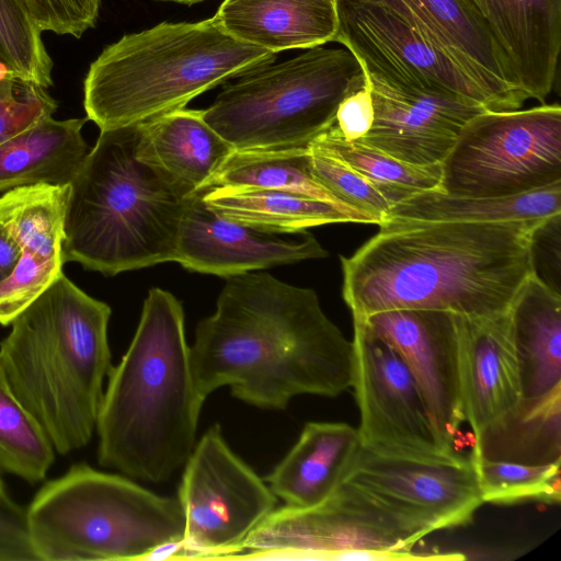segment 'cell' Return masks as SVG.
<instances>
[{
    "instance_id": "e0dca14e",
    "label": "cell",
    "mask_w": 561,
    "mask_h": 561,
    "mask_svg": "<svg viewBox=\"0 0 561 561\" xmlns=\"http://www.w3.org/2000/svg\"><path fill=\"white\" fill-rule=\"evenodd\" d=\"M203 192L188 199L180 227L174 262L185 270L226 278L328 256L306 231L273 232L220 216L205 204Z\"/></svg>"
},
{
    "instance_id": "30bf717a",
    "label": "cell",
    "mask_w": 561,
    "mask_h": 561,
    "mask_svg": "<svg viewBox=\"0 0 561 561\" xmlns=\"http://www.w3.org/2000/svg\"><path fill=\"white\" fill-rule=\"evenodd\" d=\"M431 533L341 482L310 508H275L245 539L237 558L344 560L354 550L383 551L400 560H461L463 554H416Z\"/></svg>"
},
{
    "instance_id": "44dd1931",
    "label": "cell",
    "mask_w": 561,
    "mask_h": 561,
    "mask_svg": "<svg viewBox=\"0 0 561 561\" xmlns=\"http://www.w3.org/2000/svg\"><path fill=\"white\" fill-rule=\"evenodd\" d=\"M359 446L357 428L350 424L308 422L264 480L287 506H317L340 485Z\"/></svg>"
},
{
    "instance_id": "60d3db41",
    "label": "cell",
    "mask_w": 561,
    "mask_h": 561,
    "mask_svg": "<svg viewBox=\"0 0 561 561\" xmlns=\"http://www.w3.org/2000/svg\"><path fill=\"white\" fill-rule=\"evenodd\" d=\"M367 77V76H366ZM374 122V105L368 80L339 104L332 126L348 141L363 138Z\"/></svg>"
},
{
    "instance_id": "d6986e66",
    "label": "cell",
    "mask_w": 561,
    "mask_h": 561,
    "mask_svg": "<svg viewBox=\"0 0 561 561\" xmlns=\"http://www.w3.org/2000/svg\"><path fill=\"white\" fill-rule=\"evenodd\" d=\"M457 325L462 410L474 435L522 399L519 366L507 310L458 316Z\"/></svg>"
},
{
    "instance_id": "836d02e7",
    "label": "cell",
    "mask_w": 561,
    "mask_h": 561,
    "mask_svg": "<svg viewBox=\"0 0 561 561\" xmlns=\"http://www.w3.org/2000/svg\"><path fill=\"white\" fill-rule=\"evenodd\" d=\"M42 28L21 0H0V66L45 89L53 84V60Z\"/></svg>"
},
{
    "instance_id": "9c48e42d",
    "label": "cell",
    "mask_w": 561,
    "mask_h": 561,
    "mask_svg": "<svg viewBox=\"0 0 561 561\" xmlns=\"http://www.w3.org/2000/svg\"><path fill=\"white\" fill-rule=\"evenodd\" d=\"M438 191L505 197L561 184V107L484 111L461 129L440 164Z\"/></svg>"
},
{
    "instance_id": "7c38bea8",
    "label": "cell",
    "mask_w": 561,
    "mask_h": 561,
    "mask_svg": "<svg viewBox=\"0 0 561 561\" xmlns=\"http://www.w3.org/2000/svg\"><path fill=\"white\" fill-rule=\"evenodd\" d=\"M352 385L359 411L360 446L380 454L446 459L417 383L397 351L353 318Z\"/></svg>"
},
{
    "instance_id": "83f0119b",
    "label": "cell",
    "mask_w": 561,
    "mask_h": 561,
    "mask_svg": "<svg viewBox=\"0 0 561 561\" xmlns=\"http://www.w3.org/2000/svg\"><path fill=\"white\" fill-rule=\"evenodd\" d=\"M557 213H561V184L505 197L454 196L431 190L393 204L383 221L491 224L541 220Z\"/></svg>"
},
{
    "instance_id": "f35d334b",
    "label": "cell",
    "mask_w": 561,
    "mask_h": 561,
    "mask_svg": "<svg viewBox=\"0 0 561 561\" xmlns=\"http://www.w3.org/2000/svg\"><path fill=\"white\" fill-rule=\"evenodd\" d=\"M560 228L561 213H557L537 222L529 237L533 275L559 295H561Z\"/></svg>"
},
{
    "instance_id": "d590c367",
    "label": "cell",
    "mask_w": 561,
    "mask_h": 561,
    "mask_svg": "<svg viewBox=\"0 0 561 561\" xmlns=\"http://www.w3.org/2000/svg\"><path fill=\"white\" fill-rule=\"evenodd\" d=\"M57 106L45 88L4 73L0 77V144L53 117Z\"/></svg>"
},
{
    "instance_id": "cb8c5ba5",
    "label": "cell",
    "mask_w": 561,
    "mask_h": 561,
    "mask_svg": "<svg viewBox=\"0 0 561 561\" xmlns=\"http://www.w3.org/2000/svg\"><path fill=\"white\" fill-rule=\"evenodd\" d=\"M522 399L561 390V295L530 275L508 309Z\"/></svg>"
},
{
    "instance_id": "6da1fadb",
    "label": "cell",
    "mask_w": 561,
    "mask_h": 561,
    "mask_svg": "<svg viewBox=\"0 0 561 561\" xmlns=\"http://www.w3.org/2000/svg\"><path fill=\"white\" fill-rule=\"evenodd\" d=\"M190 356L205 399L229 387L261 409L285 410L300 394L336 397L352 385L353 343L316 291L267 273L226 277L216 311L196 327Z\"/></svg>"
},
{
    "instance_id": "d4e9b609",
    "label": "cell",
    "mask_w": 561,
    "mask_h": 561,
    "mask_svg": "<svg viewBox=\"0 0 561 561\" xmlns=\"http://www.w3.org/2000/svg\"><path fill=\"white\" fill-rule=\"evenodd\" d=\"M88 118H45L0 144V192L47 183L69 185L90 149Z\"/></svg>"
},
{
    "instance_id": "ab89813d",
    "label": "cell",
    "mask_w": 561,
    "mask_h": 561,
    "mask_svg": "<svg viewBox=\"0 0 561 561\" xmlns=\"http://www.w3.org/2000/svg\"><path fill=\"white\" fill-rule=\"evenodd\" d=\"M0 561H38L28 535L25 511L13 501L0 503Z\"/></svg>"
},
{
    "instance_id": "ac0fdd59",
    "label": "cell",
    "mask_w": 561,
    "mask_h": 561,
    "mask_svg": "<svg viewBox=\"0 0 561 561\" xmlns=\"http://www.w3.org/2000/svg\"><path fill=\"white\" fill-rule=\"evenodd\" d=\"M489 36L516 87L545 103L561 49V0H457Z\"/></svg>"
},
{
    "instance_id": "ee69618b",
    "label": "cell",
    "mask_w": 561,
    "mask_h": 561,
    "mask_svg": "<svg viewBox=\"0 0 561 561\" xmlns=\"http://www.w3.org/2000/svg\"><path fill=\"white\" fill-rule=\"evenodd\" d=\"M164 1H174V2H180V3H185V4H192V3L201 2L203 0H164Z\"/></svg>"
},
{
    "instance_id": "2e32d148",
    "label": "cell",
    "mask_w": 561,
    "mask_h": 561,
    "mask_svg": "<svg viewBox=\"0 0 561 561\" xmlns=\"http://www.w3.org/2000/svg\"><path fill=\"white\" fill-rule=\"evenodd\" d=\"M374 122L357 141L409 164H442L463 126L484 106L450 94L428 92L367 73Z\"/></svg>"
},
{
    "instance_id": "ba28073f",
    "label": "cell",
    "mask_w": 561,
    "mask_h": 561,
    "mask_svg": "<svg viewBox=\"0 0 561 561\" xmlns=\"http://www.w3.org/2000/svg\"><path fill=\"white\" fill-rule=\"evenodd\" d=\"M366 82L348 49L317 46L239 76L202 114L236 151L307 147L333 124L341 101Z\"/></svg>"
},
{
    "instance_id": "4316f807",
    "label": "cell",
    "mask_w": 561,
    "mask_h": 561,
    "mask_svg": "<svg viewBox=\"0 0 561 561\" xmlns=\"http://www.w3.org/2000/svg\"><path fill=\"white\" fill-rule=\"evenodd\" d=\"M471 454L529 466L561 462V390L520 399L473 435Z\"/></svg>"
},
{
    "instance_id": "7402d4cb",
    "label": "cell",
    "mask_w": 561,
    "mask_h": 561,
    "mask_svg": "<svg viewBox=\"0 0 561 561\" xmlns=\"http://www.w3.org/2000/svg\"><path fill=\"white\" fill-rule=\"evenodd\" d=\"M233 38L275 54L333 42L335 0H224L213 16Z\"/></svg>"
},
{
    "instance_id": "ffe728a7",
    "label": "cell",
    "mask_w": 561,
    "mask_h": 561,
    "mask_svg": "<svg viewBox=\"0 0 561 561\" xmlns=\"http://www.w3.org/2000/svg\"><path fill=\"white\" fill-rule=\"evenodd\" d=\"M366 1L386 7L449 53L486 92L496 111L519 110L528 100L492 41L457 0Z\"/></svg>"
},
{
    "instance_id": "4fadbf2b",
    "label": "cell",
    "mask_w": 561,
    "mask_h": 561,
    "mask_svg": "<svg viewBox=\"0 0 561 561\" xmlns=\"http://www.w3.org/2000/svg\"><path fill=\"white\" fill-rule=\"evenodd\" d=\"M342 44L365 72L417 90L450 94L496 111L465 68L420 28L386 7L366 0H335Z\"/></svg>"
},
{
    "instance_id": "d6a6232c",
    "label": "cell",
    "mask_w": 561,
    "mask_h": 561,
    "mask_svg": "<svg viewBox=\"0 0 561 561\" xmlns=\"http://www.w3.org/2000/svg\"><path fill=\"white\" fill-rule=\"evenodd\" d=\"M469 458L476 470L483 503H560L561 462L529 466L491 461L472 454Z\"/></svg>"
},
{
    "instance_id": "4dcf8cb0",
    "label": "cell",
    "mask_w": 561,
    "mask_h": 561,
    "mask_svg": "<svg viewBox=\"0 0 561 561\" xmlns=\"http://www.w3.org/2000/svg\"><path fill=\"white\" fill-rule=\"evenodd\" d=\"M309 145L364 176L382 192L391 206L417 192L438 190L440 164L405 163L360 141L345 140L332 125Z\"/></svg>"
},
{
    "instance_id": "5bb4252c",
    "label": "cell",
    "mask_w": 561,
    "mask_h": 561,
    "mask_svg": "<svg viewBox=\"0 0 561 561\" xmlns=\"http://www.w3.org/2000/svg\"><path fill=\"white\" fill-rule=\"evenodd\" d=\"M342 482L431 534L469 524L483 504L474 467L459 456L417 459L359 446Z\"/></svg>"
},
{
    "instance_id": "e575fe53",
    "label": "cell",
    "mask_w": 561,
    "mask_h": 561,
    "mask_svg": "<svg viewBox=\"0 0 561 561\" xmlns=\"http://www.w3.org/2000/svg\"><path fill=\"white\" fill-rule=\"evenodd\" d=\"M310 170L316 180L341 204L383 221L391 207L389 199L364 176L334 159L308 146Z\"/></svg>"
},
{
    "instance_id": "b9f144b4",
    "label": "cell",
    "mask_w": 561,
    "mask_h": 561,
    "mask_svg": "<svg viewBox=\"0 0 561 561\" xmlns=\"http://www.w3.org/2000/svg\"><path fill=\"white\" fill-rule=\"evenodd\" d=\"M22 255L23 250L15 237L0 224V283L13 273Z\"/></svg>"
},
{
    "instance_id": "52a82bcc",
    "label": "cell",
    "mask_w": 561,
    "mask_h": 561,
    "mask_svg": "<svg viewBox=\"0 0 561 561\" xmlns=\"http://www.w3.org/2000/svg\"><path fill=\"white\" fill-rule=\"evenodd\" d=\"M38 561L181 558L185 519L178 497L131 478L72 466L48 481L25 511Z\"/></svg>"
},
{
    "instance_id": "1f68e13d",
    "label": "cell",
    "mask_w": 561,
    "mask_h": 561,
    "mask_svg": "<svg viewBox=\"0 0 561 561\" xmlns=\"http://www.w3.org/2000/svg\"><path fill=\"white\" fill-rule=\"evenodd\" d=\"M54 446L11 389L0 364V469L34 484L55 459Z\"/></svg>"
},
{
    "instance_id": "8992f818",
    "label": "cell",
    "mask_w": 561,
    "mask_h": 561,
    "mask_svg": "<svg viewBox=\"0 0 561 561\" xmlns=\"http://www.w3.org/2000/svg\"><path fill=\"white\" fill-rule=\"evenodd\" d=\"M275 56L233 38L214 18L163 22L123 36L91 64L83 83L87 118L100 129L142 123Z\"/></svg>"
},
{
    "instance_id": "8fae6325",
    "label": "cell",
    "mask_w": 561,
    "mask_h": 561,
    "mask_svg": "<svg viewBox=\"0 0 561 561\" xmlns=\"http://www.w3.org/2000/svg\"><path fill=\"white\" fill-rule=\"evenodd\" d=\"M183 468L181 558H237L248 536L276 508V495L232 451L219 424L196 442Z\"/></svg>"
},
{
    "instance_id": "3957f363",
    "label": "cell",
    "mask_w": 561,
    "mask_h": 561,
    "mask_svg": "<svg viewBox=\"0 0 561 561\" xmlns=\"http://www.w3.org/2000/svg\"><path fill=\"white\" fill-rule=\"evenodd\" d=\"M107 378L95 428L100 465L167 481L194 449L206 400L192 373L184 311L171 293L149 290L134 337Z\"/></svg>"
},
{
    "instance_id": "f546056e",
    "label": "cell",
    "mask_w": 561,
    "mask_h": 561,
    "mask_svg": "<svg viewBox=\"0 0 561 561\" xmlns=\"http://www.w3.org/2000/svg\"><path fill=\"white\" fill-rule=\"evenodd\" d=\"M215 186L278 190L345 206L311 173L308 146L234 151Z\"/></svg>"
},
{
    "instance_id": "74e56055",
    "label": "cell",
    "mask_w": 561,
    "mask_h": 561,
    "mask_svg": "<svg viewBox=\"0 0 561 561\" xmlns=\"http://www.w3.org/2000/svg\"><path fill=\"white\" fill-rule=\"evenodd\" d=\"M42 31L80 38L95 25L101 0H21Z\"/></svg>"
},
{
    "instance_id": "484cf974",
    "label": "cell",
    "mask_w": 561,
    "mask_h": 561,
    "mask_svg": "<svg viewBox=\"0 0 561 561\" xmlns=\"http://www.w3.org/2000/svg\"><path fill=\"white\" fill-rule=\"evenodd\" d=\"M203 199L222 217L279 233L328 224H375L353 208L278 190L215 186L203 192Z\"/></svg>"
},
{
    "instance_id": "7bdbcfd3",
    "label": "cell",
    "mask_w": 561,
    "mask_h": 561,
    "mask_svg": "<svg viewBox=\"0 0 561 561\" xmlns=\"http://www.w3.org/2000/svg\"><path fill=\"white\" fill-rule=\"evenodd\" d=\"M12 500L9 497L5 488L0 479V503H10Z\"/></svg>"
},
{
    "instance_id": "5b68a950",
    "label": "cell",
    "mask_w": 561,
    "mask_h": 561,
    "mask_svg": "<svg viewBox=\"0 0 561 561\" xmlns=\"http://www.w3.org/2000/svg\"><path fill=\"white\" fill-rule=\"evenodd\" d=\"M110 317L107 304L62 273L0 342L11 389L61 455L84 447L96 428L104 380L113 368Z\"/></svg>"
},
{
    "instance_id": "7a4b0ae2",
    "label": "cell",
    "mask_w": 561,
    "mask_h": 561,
    "mask_svg": "<svg viewBox=\"0 0 561 561\" xmlns=\"http://www.w3.org/2000/svg\"><path fill=\"white\" fill-rule=\"evenodd\" d=\"M539 221H383L341 256L343 298L356 318L397 309L503 313L533 275L529 237Z\"/></svg>"
},
{
    "instance_id": "f1b7e54d",
    "label": "cell",
    "mask_w": 561,
    "mask_h": 561,
    "mask_svg": "<svg viewBox=\"0 0 561 561\" xmlns=\"http://www.w3.org/2000/svg\"><path fill=\"white\" fill-rule=\"evenodd\" d=\"M68 194L69 185L47 183L9 190L0 197V224L10 230L23 251L64 262L61 244Z\"/></svg>"
},
{
    "instance_id": "277c9868",
    "label": "cell",
    "mask_w": 561,
    "mask_h": 561,
    "mask_svg": "<svg viewBox=\"0 0 561 561\" xmlns=\"http://www.w3.org/2000/svg\"><path fill=\"white\" fill-rule=\"evenodd\" d=\"M140 123L101 129L69 184L64 262L104 275L174 261L194 194L144 153Z\"/></svg>"
},
{
    "instance_id": "9a60e30c",
    "label": "cell",
    "mask_w": 561,
    "mask_h": 561,
    "mask_svg": "<svg viewBox=\"0 0 561 561\" xmlns=\"http://www.w3.org/2000/svg\"><path fill=\"white\" fill-rule=\"evenodd\" d=\"M359 319L401 356L417 383L439 442L456 454L454 447L465 421L458 369V314L397 309Z\"/></svg>"
},
{
    "instance_id": "603a6c76",
    "label": "cell",
    "mask_w": 561,
    "mask_h": 561,
    "mask_svg": "<svg viewBox=\"0 0 561 561\" xmlns=\"http://www.w3.org/2000/svg\"><path fill=\"white\" fill-rule=\"evenodd\" d=\"M140 146L190 194L211 187L236 151L204 119L202 110H174L140 123Z\"/></svg>"
},
{
    "instance_id": "8d00e7d4",
    "label": "cell",
    "mask_w": 561,
    "mask_h": 561,
    "mask_svg": "<svg viewBox=\"0 0 561 561\" xmlns=\"http://www.w3.org/2000/svg\"><path fill=\"white\" fill-rule=\"evenodd\" d=\"M62 265L23 251L13 273L0 283V324L10 325L64 273Z\"/></svg>"
}]
</instances>
